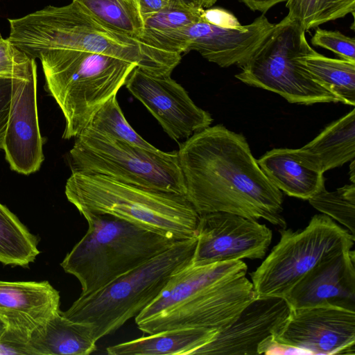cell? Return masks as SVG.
<instances>
[{
  "label": "cell",
  "mask_w": 355,
  "mask_h": 355,
  "mask_svg": "<svg viewBox=\"0 0 355 355\" xmlns=\"http://www.w3.org/2000/svg\"><path fill=\"white\" fill-rule=\"evenodd\" d=\"M350 171H349V175H350V180L352 181V183H354L355 180V167H354V161L352 160V162L351 163V165L349 166Z\"/></svg>",
  "instance_id": "f35d334b"
},
{
  "label": "cell",
  "mask_w": 355,
  "mask_h": 355,
  "mask_svg": "<svg viewBox=\"0 0 355 355\" xmlns=\"http://www.w3.org/2000/svg\"><path fill=\"white\" fill-rule=\"evenodd\" d=\"M257 162L270 181L290 196L309 200L325 189L324 172L300 148H274Z\"/></svg>",
  "instance_id": "ffe728a7"
},
{
  "label": "cell",
  "mask_w": 355,
  "mask_h": 355,
  "mask_svg": "<svg viewBox=\"0 0 355 355\" xmlns=\"http://www.w3.org/2000/svg\"><path fill=\"white\" fill-rule=\"evenodd\" d=\"M85 8L104 25L138 40L144 20L134 0H72Z\"/></svg>",
  "instance_id": "484cf974"
},
{
  "label": "cell",
  "mask_w": 355,
  "mask_h": 355,
  "mask_svg": "<svg viewBox=\"0 0 355 355\" xmlns=\"http://www.w3.org/2000/svg\"><path fill=\"white\" fill-rule=\"evenodd\" d=\"M274 26L261 14L252 23L236 28L200 21L179 30L156 33L154 40L171 53L182 55L196 51L220 67H241L264 42Z\"/></svg>",
  "instance_id": "30bf717a"
},
{
  "label": "cell",
  "mask_w": 355,
  "mask_h": 355,
  "mask_svg": "<svg viewBox=\"0 0 355 355\" xmlns=\"http://www.w3.org/2000/svg\"><path fill=\"white\" fill-rule=\"evenodd\" d=\"M280 240L250 275L257 296L285 297L324 259L351 250L354 236L325 214L314 215L303 230L280 229Z\"/></svg>",
  "instance_id": "9c48e42d"
},
{
  "label": "cell",
  "mask_w": 355,
  "mask_h": 355,
  "mask_svg": "<svg viewBox=\"0 0 355 355\" xmlns=\"http://www.w3.org/2000/svg\"><path fill=\"white\" fill-rule=\"evenodd\" d=\"M204 10L184 0H168L160 11L143 19V33H167L189 26L202 21Z\"/></svg>",
  "instance_id": "f1b7e54d"
},
{
  "label": "cell",
  "mask_w": 355,
  "mask_h": 355,
  "mask_svg": "<svg viewBox=\"0 0 355 355\" xmlns=\"http://www.w3.org/2000/svg\"><path fill=\"white\" fill-rule=\"evenodd\" d=\"M72 173L99 174L150 189L186 193L178 151L150 150L86 128L69 151Z\"/></svg>",
  "instance_id": "52a82bcc"
},
{
  "label": "cell",
  "mask_w": 355,
  "mask_h": 355,
  "mask_svg": "<svg viewBox=\"0 0 355 355\" xmlns=\"http://www.w3.org/2000/svg\"><path fill=\"white\" fill-rule=\"evenodd\" d=\"M7 327V323L0 317V337L6 331Z\"/></svg>",
  "instance_id": "ab89813d"
},
{
  "label": "cell",
  "mask_w": 355,
  "mask_h": 355,
  "mask_svg": "<svg viewBox=\"0 0 355 355\" xmlns=\"http://www.w3.org/2000/svg\"><path fill=\"white\" fill-rule=\"evenodd\" d=\"M305 33L297 22L285 17L275 24L235 77L248 85L278 94L291 103L339 102L311 78L300 61L315 51Z\"/></svg>",
  "instance_id": "ba28073f"
},
{
  "label": "cell",
  "mask_w": 355,
  "mask_h": 355,
  "mask_svg": "<svg viewBox=\"0 0 355 355\" xmlns=\"http://www.w3.org/2000/svg\"><path fill=\"white\" fill-rule=\"evenodd\" d=\"M196 245L191 263L263 259L271 243L272 232L256 220L227 212L199 215Z\"/></svg>",
  "instance_id": "7c38bea8"
},
{
  "label": "cell",
  "mask_w": 355,
  "mask_h": 355,
  "mask_svg": "<svg viewBox=\"0 0 355 355\" xmlns=\"http://www.w3.org/2000/svg\"><path fill=\"white\" fill-rule=\"evenodd\" d=\"M247 270L241 260L205 265L190 262L171 276L160 293L135 317V322H146L206 289L245 276Z\"/></svg>",
  "instance_id": "ac0fdd59"
},
{
  "label": "cell",
  "mask_w": 355,
  "mask_h": 355,
  "mask_svg": "<svg viewBox=\"0 0 355 355\" xmlns=\"http://www.w3.org/2000/svg\"><path fill=\"white\" fill-rule=\"evenodd\" d=\"M8 20L7 39L33 59L49 50H79L135 62L153 73L143 43L110 29L76 1L63 6H48Z\"/></svg>",
  "instance_id": "3957f363"
},
{
  "label": "cell",
  "mask_w": 355,
  "mask_h": 355,
  "mask_svg": "<svg viewBox=\"0 0 355 355\" xmlns=\"http://www.w3.org/2000/svg\"><path fill=\"white\" fill-rule=\"evenodd\" d=\"M173 140L187 139L211 124L207 111L198 107L171 75H155L135 67L125 82Z\"/></svg>",
  "instance_id": "4fadbf2b"
},
{
  "label": "cell",
  "mask_w": 355,
  "mask_h": 355,
  "mask_svg": "<svg viewBox=\"0 0 355 355\" xmlns=\"http://www.w3.org/2000/svg\"><path fill=\"white\" fill-rule=\"evenodd\" d=\"M217 331L184 328L159 331L106 348L110 355H193L209 343Z\"/></svg>",
  "instance_id": "7402d4cb"
},
{
  "label": "cell",
  "mask_w": 355,
  "mask_h": 355,
  "mask_svg": "<svg viewBox=\"0 0 355 355\" xmlns=\"http://www.w3.org/2000/svg\"><path fill=\"white\" fill-rule=\"evenodd\" d=\"M80 214L88 230L60 264L80 283V295L101 289L177 241L110 214Z\"/></svg>",
  "instance_id": "277c9868"
},
{
  "label": "cell",
  "mask_w": 355,
  "mask_h": 355,
  "mask_svg": "<svg viewBox=\"0 0 355 355\" xmlns=\"http://www.w3.org/2000/svg\"><path fill=\"white\" fill-rule=\"evenodd\" d=\"M286 7V17L306 32L349 14L354 15L355 0H287Z\"/></svg>",
  "instance_id": "4316f807"
},
{
  "label": "cell",
  "mask_w": 355,
  "mask_h": 355,
  "mask_svg": "<svg viewBox=\"0 0 355 355\" xmlns=\"http://www.w3.org/2000/svg\"><path fill=\"white\" fill-rule=\"evenodd\" d=\"M311 44L332 51L340 59L355 62V40L340 31L318 28L311 38Z\"/></svg>",
  "instance_id": "1f68e13d"
},
{
  "label": "cell",
  "mask_w": 355,
  "mask_h": 355,
  "mask_svg": "<svg viewBox=\"0 0 355 355\" xmlns=\"http://www.w3.org/2000/svg\"><path fill=\"white\" fill-rule=\"evenodd\" d=\"M300 61L311 78L339 102L355 105V62L326 57L317 51Z\"/></svg>",
  "instance_id": "cb8c5ba5"
},
{
  "label": "cell",
  "mask_w": 355,
  "mask_h": 355,
  "mask_svg": "<svg viewBox=\"0 0 355 355\" xmlns=\"http://www.w3.org/2000/svg\"><path fill=\"white\" fill-rule=\"evenodd\" d=\"M12 83V78H0V149L3 148V142L9 117Z\"/></svg>",
  "instance_id": "836d02e7"
},
{
  "label": "cell",
  "mask_w": 355,
  "mask_h": 355,
  "mask_svg": "<svg viewBox=\"0 0 355 355\" xmlns=\"http://www.w3.org/2000/svg\"><path fill=\"white\" fill-rule=\"evenodd\" d=\"M256 296L252 282L245 275L206 289L137 325L148 334L184 328L218 332L232 323Z\"/></svg>",
  "instance_id": "8fae6325"
},
{
  "label": "cell",
  "mask_w": 355,
  "mask_h": 355,
  "mask_svg": "<svg viewBox=\"0 0 355 355\" xmlns=\"http://www.w3.org/2000/svg\"><path fill=\"white\" fill-rule=\"evenodd\" d=\"M143 19L155 14L164 8L168 0H134Z\"/></svg>",
  "instance_id": "d590c367"
},
{
  "label": "cell",
  "mask_w": 355,
  "mask_h": 355,
  "mask_svg": "<svg viewBox=\"0 0 355 355\" xmlns=\"http://www.w3.org/2000/svg\"><path fill=\"white\" fill-rule=\"evenodd\" d=\"M93 326L73 321L60 310L29 334L31 355H88L97 349Z\"/></svg>",
  "instance_id": "44dd1931"
},
{
  "label": "cell",
  "mask_w": 355,
  "mask_h": 355,
  "mask_svg": "<svg viewBox=\"0 0 355 355\" xmlns=\"http://www.w3.org/2000/svg\"><path fill=\"white\" fill-rule=\"evenodd\" d=\"M59 306V292L46 281H0V317L8 327L30 334Z\"/></svg>",
  "instance_id": "d6986e66"
},
{
  "label": "cell",
  "mask_w": 355,
  "mask_h": 355,
  "mask_svg": "<svg viewBox=\"0 0 355 355\" xmlns=\"http://www.w3.org/2000/svg\"><path fill=\"white\" fill-rule=\"evenodd\" d=\"M87 128L144 148H157L143 139L128 123L116 100V95L112 96L99 108Z\"/></svg>",
  "instance_id": "83f0119b"
},
{
  "label": "cell",
  "mask_w": 355,
  "mask_h": 355,
  "mask_svg": "<svg viewBox=\"0 0 355 355\" xmlns=\"http://www.w3.org/2000/svg\"><path fill=\"white\" fill-rule=\"evenodd\" d=\"M37 242L19 218L0 203V262L28 266L40 254Z\"/></svg>",
  "instance_id": "d4e9b609"
},
{
  "label": "cell",
  "mask_w": 355,
  "mask_h": 355,
  "mask_svg": "<svg viewBox=\"0 0 355 355\" xmlns=\"http://www.w3.org/2000/svg\"><path fill=\"white\" fill-rule=\"evenodd\" d=\"M185 196L199 215L227 212L263 218L282 229L283 193L267 178L244 136L209 126L180 145Z\"/></svg>",
  "instance_id": "6da1fadb"
},
{
  "label": "cell",
  "mask_w": 355,
  "mask_h": 355,
  "mask_svg": "<svg viewBox=\"0 0 355 355\" xmlns=\"http://www.w3.org/2000/svg\"><path fill=\"white\" fill-rule=\"evenodd\" d=\"M37 112V70L12 78L9 117L3 150L10 168L21 174L38 171L44 161Z\"/></svg>",
  "instance_id": "2e32d148"
},
{
  "label": "cell",
  "mask_w": 355,
  "mask_h": 355,
  "mask_svg": "<svg viewBox=\"0 0 355 355\" xmlns=\"http://www.w3.org/2000/svg\"><path fill=\"white\" fill-rule=\"evenodd\" d=\"M252 11L262 14L267 12L272 7L287 0H239Z\"/></svg>",
  "instance_id": "8d00e7d4"
},
{
  "label": "cell",
  "mask_w": 355,
  "mask_h": 355,
  "mask_svg": "<svg viewBox=\"0 0 355 355\" xmlns=\"http://www.w3.org/2000/svg\"><path fill=\"white\" fill-rule=\"evenodd\" d=\"M35 70V59L0 35V78H26Z\"/></svg>",
  "instance_id": "4dcf8cb0"
},
{
  "label": "cell",
  "mask_w": 355,
  "mask_h": 355,
  "mask_svg": "<svg viewBox=\"0 0 355 355\" xmlns=\"http://www.w3.org/2000/svg\"><path fill=\"white\" fill-rule=\"evenodd\" d=\"M188 3L195 6L208 8L212 6L218 0H184Z\"/></svg>",
  "instance_id": "74e56055"
},
{
  "label": "cell",
  "mask_w": 355,
  "mask_h": 355,
  "mask_svg": "<svg viewBox=\"0 0 355 355\" xmlns=\"http://www.w3.org/2000/svg\"><path fill=\"white\" fill-rule=\"evenodd\" d=\"M46 87L61 109L63 139L76 138L99 108L116 95L137 63L94 52L53 49L37 57Z\"/></svg>",
  "instance_id": "5b68a950"
},
{
  "label": "cell",
  "mask_w": 355,
  "mask_h": 355,
  "mask_svg": "<svg viewBox=\"0 0 355 355\" xmlns=\"http://www.w3.org/2000/svg\"><path fill=\"white\" fill-rule=\"evenodd\" d=\"M284 298L291 309L327 306L355 311L354 251L346 250L320 261Z\"/></svg>",
  "instance_id": "e0dca14e"
},
{
  "label": "cell",
  "mask_w": 355,
  "mask_h": 355,
  "mask_svg": "<svg viewBox=\"0 0 355 355\" xmlns=\"http://www.w3.org/2000/svg\"><path fill=\"white\" fill-rule=\"evenodd\" d=\"M65 195L80 213L110 214L175 241L196 237L199 214L184 195L82 173H71Z\"/></svg>",
  "instance_id": "7a4b0ae2"
},
{
  "label": "cell",
  "mask_w": 355,
  "mask_h": 355,
  "mask_svg": "<svg viewBox=\"0 0 355 355\" xmlns=\"http://www.w3.org/2000/svg\"><path fill=\"white\" fill-rule=\"evenodd\" d=\"M29 334L10 327L0 337V355H31L28 347Z\"/></svg>",
  "instance_id": "d6a6232c"
},
{
  "label": "cell",
  "mask_w": 355,
  "mask_h": 355,
  "mask_svg": "<svg viewBox=\"0 0 355 355\" xmlns=\"http://www.w3.org/2000/svg\"><path fill=\"white\" fill-rule=\"evenodd\" d=\"M308 200L315 209L343 225L354 236V183L346 184L334 191H327L324 189Z\"/></svg>",
  "instance_id": "f546056e"
},
{
  "label": "cell",
  "mask_w": 355,
  "mask_h": 355,
  "mask_svg": "<svg viewBox=\"0 0 355 355\" xmlns=\"http://www.w3.org/2000/svg\"><path fill=\"white\" fill-rule=\"evenodd\" d=\"M300 149L324 173L352 161L355 157L354 109Z\"/></svg>",
  "instance_id": "603a6c76"
},
{
  "label": "cell",
  "mask_w": 355,
  "mask_h": 355,
  "mask_svg": "<svg viewBox=\"0 0 355 355\" xmlns=\"http://www.w3.org/2000/svg\"><path fill=\"white\" fill-rule=\"evenodd\" d=\"M291 309L284 297L256 296L232 323L193 355H258L259 346L277 333Z\"/></svg>",
  "instance_id": "9a60e30c"
},
{
  "label": "cell",
  "mask_w": 355,
  "mask_h": 355,
  "mask_svg": "<svg viewBox=\"0 0 355 355\" xmlns=\"http://www.w3.org/2000/svg\"><path fill=\"white\" fill-rule=\"evenodd\" d=\"M273 338L310 355H354L355 311L327 306L292 309Z\"/></svg>",
  "instance_id": "5bb4252c"
},
{
  "label": "cell",
  "mask_w": 355,
  "mask_h": 355,
  "mask_svg": "<svg viewBox=\"0 0 355 355\" xmlns=\"http://www.w3.org/2000/svg\"><path fill=\"white\" fill-rule=\"evenodd\" d=\"M196 245V237L177 241L165 251L101 289L80 295L62 313L73 321L92 324L94 337L98 341L146 308L171 276L191 262Z\"/></svg>",
  "instance_id": "8992f818"
},
{
  "label": "cell",
  "mask_w": 355,
  "mask_h": 355,
  "mask_svg": "<svg viewBox=\"0 0 355 355\" xmlns=\"http://www.w3.org/2000/svg\"><path fill=\"white\" fill-rule=\"evenodd\" d=\"M202 21L222 28H236L241 26L238 19L232 12L218 7L205 9Z\"/></svg>",
  "instance_id": "e575fe53"
}]
</instances>
